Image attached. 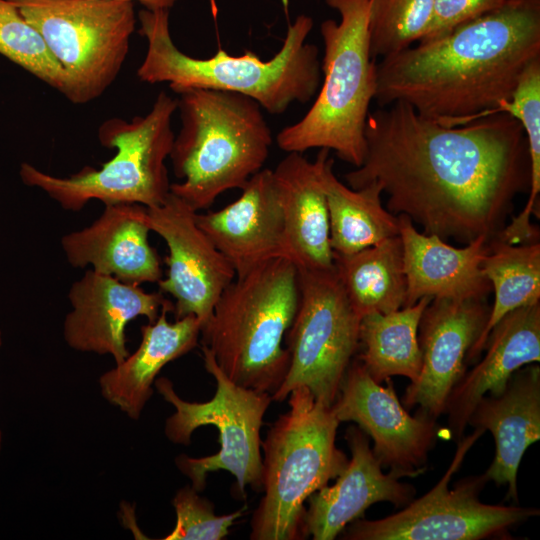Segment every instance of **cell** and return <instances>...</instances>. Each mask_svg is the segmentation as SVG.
<instances>
[{
    "mask_svg": "<svg viewBox=\"0 0 540 540\" xmlns=\"http://www.w3.org/2000/svg\"><path fill=\"white\" fill-rule=\"evenodd\" d=\"M365 141L362 165L345 174L348 186L378 183L388 211L443 240L495 238L516 195L530 187L527 138L508 114L445 126L398 101L369 112Z\"/></svg>",
    "mask_w": 540,
    "mask_h": 540,
    "instance_id": "1",
    "label": "cell"
},
{
    "mask_svg": "<svg viewBox=\"0 0 540 540\" xmlns=\"http://www.w3.org/2000/svg\"><path fill=\"white\" fill-rule=\"evenodd\" d=\"M540 58V0L507 2L376 63L378 106L404 102L445 126L485 117Z\"/></svg>",
    "mask_w": 540,
    "mask_h": 540,
    "instance_id": "2",
    "label": "cell"
},
{
    "mask_svg": "<svg viewBox=\"0 0 540 540\" xmlns=\"http://www.w3.org/2000/svg\"><path fill=\"white\" fill-rule=\"evenodd\" d=\"M138 19L140 33L147 41L145 57L137 69L142 82H166L178 94L196 88L237 92L271 114L285 112L294 102H309L320 88L318 48L306 42L313 28L310 16L299 15L288 26L281 49L268 61L252 51L232 56L223 49L210 58H193L173 42L168 9L144 8Z\"/></svg>",
    "mask_w": 540,
    "mask_h": 540,
    "instance_id": "3",
    "label": "cell"
},
{
    "mask_svg": "<svg viewBox=\"0 0 540 540\" xmlns=\"http://www.w3.org/2000/svg\"><path fill=\"white\" fill-rule=\"evenodd\" d=\"M179 95L181 128L169 158L182 182L170 192L198 212L262 170L273 139L262 107L246 95L200 88Z\"/></svg>",
    "mask_w": 540,
    "mask_h": 540,
    "instance_id": "4",
    "label": "cell"
},
{
    "mask_svg": "<svg viewBox=\"0 0 540 540\" xmlns=\"http://www.w3.org/2000/svg\"><path fill=\"white\" fill-rule=\"evenodd\" d=\"M298 303L296 265L287 257L270 259L224 289L201 331L202 344L233 382L272 395L289 367L282 342Z\"/></svg>",
    "mask_w": 540,
    "mask_h": 540,
    "instance_id": "5",
    "label": "cell"
},
{
    "mask_svg": "<svg viewBox=\"0 0 540 540\" xmlns=\"http://www.w3.org/2000/svg\"><path fill=\"white\" fill-rule=\"evenodd\" d=\"M288 397L289 410L261 441L264 496L252 516V540L305 539V502L348 463L335 443L340 422L332 406L304 386Z\"/></svg>",
    "mask_w": 540,
    "mask_h": 540,
    "instance_id": "6",
    "label": "cell"
},
{
    "mask_svg": "<svg viewBox=\"0 0 540 540\" xmlns=\"http://www.w3.org/2000/svg\"><path fill=\"white\" fill-rule=\"evenodd\" d=\"M370 0H325L340 22L321 23L324 43L320 91L304 117L277 135L279 148L302 153L311 148L334 150L360 167L366 152L365 125L376 92V62L370 56Z\"/></svg>",
    "mask_w": 540,
    "mask_h": 540,
    "instance_id": "7",
    "label": "cell"
},
{
    "mask_svg": "<svg viewBox=\"0 0 540 540\" xmlns=\"http://www.w3.org/2000/svg\"><path fill=\"white\" fill-rule=\"evenodd\" d=\"M176 110L177 99L161 91L146 115L131 121L118 117L104 121L98 140L116 153L98 170L84 167L69 177H58L23 163L20 177L69 211H79L91 200L104 205H161L170 193L165 161L175 138L171 119Z\"/></svg>",
    "mask_w": 540,
    "mask_h": 540,
    "instance_id": "8",
    "label": "cell"
},
{
    "mask_svg": "<svg viewBox=\"0 0 540 540\" xmlns=\"http://www.w3.org/2000/svg\"><path fill=\"white\" fill-rule=\"evenodd\" d=\"M206 371L216 381V392L206 402H187L174 390L166 377L155 380L154 386L165 401L175 407L166 419L164 432L175 444L188 445L193 432L206 425L218 430L219 451L200 458L179 455L178 469L191 480L198 492L204 490L210 472L225 470L236 479L238 491L245 497L246 487L262 491V455L260 429L272 401L271 395L236 384L218 366L212 352L202 344Z\"/></svg>",
    "mask_w": 540,
    "mask_h": 540,
    "instance_id": "9",
    "label": "cell"
},
{
    "mask_svg": "<svg viewBox=\"0 0 540 540\" xmlns=\"http://www.w3.org/2000/svg\"><path fill=\"white\" fill-rule=\"evenodd\" d=\"M43 37L73 104L99 98L118 77L135 30L132 0H8Z\"/></svg>",
    "mask_w": 540,
    "mask_h": 540,
    "instance_id": "10",
    "label": "cell"
},
{
    "mask_svg": "<svg viewBox=\"0 0 540 540\" xmlns=\"http://www.w3.org/2000/svg\"><path fill=\"white\" fill-rule=\"evenodd\" d=\"M297 269L299 303L286 338L289 367L271 398L282 402L293 389L304 386L316 400L332 406L359 348L360 318L335 266L330 270Z\"/></svg>",
    "mask_w": 540,
    "mask_h": 540,
    "instance_id": "11",
    "label": "cell"
},
{
    "mask_svg": "<svg viewBox=\"0 0 540 540\" xmlns=\"http://www.w3.org/2000/svg\"><path fill=\"white\" fill-rule=\"evenodd\" d=\"M461 439L455 456L441 480L425 495L412 500L400 512L379 520L357 519L343 530L348 540H479L503 535L521 522L538 516L539 510L517 505H490L479 494L487 482L484 474L449 483L468 450L483 434Z\"/></svg>",
    "mask_w": 540,
    "mask_h": 540,
    "instance_id": "12",
    "label": "cell"
},
{
    "mask_svg": "<svg viewBox=\"0 0 540 540\" xmlns=\"http://www.w3.org/2000/svg\"><path fill=\"white\" fill-rule=\"evenodd\" d=\"M194 211L172 194L158 206L147 207L148 224L167 244V277L157 283L163 294L175 299V318L194 315L201 331L208 325L214 306L236 273L197 225Z\"/></svg>",
    "mask_w": 540,
    "mask_h": 540,
    "instance_id": "13",
    "label": "cell"
},
{
    "mask_svg": "<svg viewBox=\"0 0 540 540\" xmlns=\"http://www.w3.org/2000/svg\"><path fill=\"white\" fill-rule=\"evenodd\" d=\"M377 383L359 359L351 362L332 409L339 420L352 421L368 434L382 467L415 477L424 471L438 434L436 419L411 416L401 405L391 378Z\"/></svg>",
    "mask_w": 540,
    "mask_h": 540,
    "instance_id": "14",
    "label": "cell"
},
{
    "mask_svg": "<svg viewBox=\"0 0 540 540\" xmlns=\"http://www.w3.org/2000/svg\"><path fill=\"white\" fill-rule=\"evenodd\" d=\"M490 307L486 299H432L419 323L422 367L402 398L405 408L437 419L465 374L466 356L481 335Z\"/></svg>",
    "mask_w": 540,
    "mask_h": 540,
    "instance_id": "15",
    "label": "cell"
},
{
    "mask_svg": "<svg viewBox=\"0 0 540 540\" xmlns=\"http://www.w3.org/2000/svg\"><path fill=\"white\" fill-rule=\"evenodd\" d=\"M68 299L72 310L63 327L68 346L81 352L109 354L115 364L129 356L127 324L139 316L155 322L169 301L161 291L146 292L139 285L92 269L71 285Z\"/></svg>",
    "mask_w": 540,
    "mask_h": 540,
    "instance_id": "16",
    "label": "cell"
},
{
    "mask_svg": "<svg viewBox=\"0 0 540 540\" xmlns=\"http://www.w3.org/2000/svg\"><path fill=\"white\" fill-rule=\"evenodd\" d=\"M241 191L224 208L195 215L197 225L229 261L236 278L270 259L286 257L283 211L273 171L260 170Z\"/></svg>",
    "mask_w": 540,
    "mask_h": 540,
    "instance_id": "17",
    "label": "cell"
},
{
    "mask_svg": "<svg viewBox=\"0 0 540 540\" xmlns=\"http://www.w3.org/2000/svg\"><path fill=\"white\" fill-rule=\"evenodd\" d=\"M345 439L351 451L346 467L335 478L334 485L323 486L307 499L304 525L307 535L314 540L335 539L372 504L386 501L398 507L414 499V487L399 481L407 477L404 473L382 472V465L360 428L348 427Z\"/></svg>",
    "mask_w": 540,
    "mask_h": 540,
    "instance_id": "18",
    "label": "cell"
},
{
    "mask_svg": "<svg viewBox=\"0 0 540 540\" xmlns=\"http://www.w3.org/2000/svg\"><path fill=\"white\" fill-rule=\"evenodd\" d=\"M150 231L146 206L110 204L91 225L64 235L61 246L75 268L91 266L128 284L156 283L163 272Z\"/></svg>",
    "mask_w": 540,
    "mask_h": 540,
    "instance_id": "19",
    "label": "cell"
},
{
    "mask_svg": "<svg viewBox=\"0 0 540 540\" xmlns=\"http://www.w3.org/2000/svg\"><path fill=\"white\" fill-rule=\"evenodd\" d=\"M397 216L407 282L403 307L423 297L486 299L492 289L481 268L489 250L486 237L456 248L437 235L417 231L407 215Z\"/></svg>",
    "mask_w": 540,
    "mask_h": 540,
    "instance_id": "20",
    "label": "cell"
},
{
    "mask_svg": "<svg viewBox=\"0 0 540 540\" xmlns=\"http://www.w3.org/2000/svg\"><path fill=\"white\" fill-rule=\"evenodd\" d=\"M483 359L452 389L446 403L448 427L460 439L478 401L498 396L521 367L540 361V302L506 314L490 331Z\"/></svg>",
    "mask_w": 540,
    "mask_h": 540,
    "instance_id": "21",
    "label": "cell"
},
{
    "mask_svg": "<svg viewBox=\"0 0 540 540\" xmlns=\"http://www.w3.org/2000/svg\"><path fill=\"white\" fill-rule=\"evenodd\" d=\"M468 424L491 432L494 459L485 472L487 481L508 485L507 500L518 501L517 473L527 448L540 439V368L518 369L498 396H483Z\"/></svg>",
    "mask_w": 540,
    "mask_h": 540,
    "instance_id": "22",
    "label": "cell"
},
{
    "mask_svg": "<svg viewBox=\"0 0 540 540\" xmlns=\"http://www.w3.org/2000/svg\"><path fill=\"white\" fill-rule=\"evenodd\" d=\"M273 171L280 195L286 257L297 268H334L326 197L317 165L290 152Z\"/></svg>",
    "mask_w": 540,
    "mask_h": 540,
    "instance_id": "23",
    "label": "cell"
},
{
    "mask_svg": "<svg viewBox=\"0 0 540 540\" xmlns=\"http://www.w3.org/2000/svg\"><path fill=\"white\" fill-rule=\"evenodd\" d=\"M173 309L169 300L155 322L141 327L142 339L137 350L99 378L102 396L131 419L140 417L161 369L198 345V319L187 315L170 323L167 314Z\"/></svg>",
    "mask_w": 540,
    "mask_h": 540,
    "instance_id": "24",
    "label": "cell"
},
{
    "mask_svg": "<svg viewBox=\"0 0 540 540\" xmlns=\"http://www.w3.org/2000/svg\"><path fill=\"white\" fill-rule=\"evenodd\" d=\"M329 149L321 148L315 159L329 215L333 253L348 255L399 235L398 216L382 206V188L371 182L352 189L333 172Z\"/></svg>",
    "mask_w": 540,
    "mask_h": 540,
    "instance_id": "25",
    "label": "cell"
},
{
    "mask_svg": "<svg viewBox=\"0 0 540 540\" xmlns=\"http://www.w3.org/2000/svg\"><path fill=\"white\" fill-rule=\"evenodd\" d=\"M333 257L339 281L360 319L404 306L407 282L399 235L353 254L333 253Z\"/></svg>",
    "mask_w": 540,
    "mask_h": 540,
    "instance_id": "26",
    "label": "cell"
},
{
    "mask_svg": "<svg viewBox=\"0 0 540 540\" xmlns=\"http://www.w3.org/2000/svg\"><path fill=\"white\" fill-rule=\"evenodd\" d=\"M431 299L389 313H370L360 319L359 360L370 376L382 383L392 376L414 382L421 371L422 351L418 341L421 316Z\"/></svg>",
    "mask_w": 540,
    "mask_h": 540,
    "instance_id": "27",
    "label": "cell"
},
{
    "mask_svg": "<svg viewBox=\"0 0 540 540\" xmlns=\"http://www.w3.org/2000/svg\"><path fill=\"white\" fill-rule=\"evenodd\" d=\"M481 268L494 289V303L481 335L467 353L466 362L480 356L490 331L506 314L540 302V244H510L495 237L489 241Z\"/></svg>",
    "mask_w": 540,
    "mask_h": 540,
    "instance_id": "28",
    "label": "cell"
},
{
    "mask_svg": "<svg viewBox=\"0 0 540 540\" xmlns=\"http://www.w3.org/2000/svg\"><path fill=\"white\" fill-rule=\"evenodd\" d=\"M498 113L508 114L518 120L528 142L531 165L529 197L520 214L504 228L508 239L525 242L538 233L530 219L536 210L540 192V58L533 60L524 69L511 96L501 101L486 116Z\"/></svg>",
    "mask_w": 540,
    "mask_h": 540,
    "instance_id": "29",
    "label": "cell"
},
{
    "mask_svg": "<svg viewBox=\"0 0 540 540\" xmlns=\"http://www.w3.org/2000/svg\"><path fill=\"white\" fill-rule=\"evenodd\" d=\"M433 0H370L368 35L372 59L397 54L424 35Z\"/></svg>",
    "mask_w": 540,
    "mask_h": 540,
    "instance_id": "30",
    "label": "cell"
},
{
    "mask_svg": "<svg viewBox=\"0 0 540 540\" xmlns=\"http://www.w3.org/2000/svg\"><path fill=\"white\" fill-rule=\"evenodd\" d=\"M0 54L63 94V68L37 29L8 0H0Z\"/></svg>",
    "mask_w": 540,
    "mask_h": 540,
    "instance_id": "31",
    "label": "cell"
},
{
    "mask_svg": "<svg viewBox=\"0 0 540 540\" xmlns=\"http://www.w3.org/2000/svg\"><path fill=\"white\" fill-rule=\"evenodd\" d=\"M172 505L176 524L165 540H222L229 535V528L242 516L247 506L223 516H217L214 505L199 496L192 486L177 491Z\"/></svg>",
    "mask_w": 540,
    "mask_h": 540,
    "instance_id": "32",
    "label": "cell"
},
{
    "mask_svg": "<svg viewBox=\"0 0 540 540\" xmlns=\"http://www.w3.org/2000/svg\"><path fill=\"white\" fill-rule=\"evenodd\" d=\"M507 0H433L428 27L418 42L441 38L455 28L503 6Z\"/></svg>",
    "mask_w": 540,
    "mask_h": 540,
    "instance_id": "33",
    "label": "cell"
},
{
    "mask_svg": "<svg viewBox=\"0 0 540 540\" xmlns=\"http://www.w3.org/2000/svg\"><path fill=\"white\" fill-rule=\"evenodd\" d=\"M137 1L147 9H170L176 0H132Z\"/></svg>",
    "mask_w": 540,
    "mask_h": 540,
    "instance_id": "34",
    "label": "cell"
},
{
    "mask_svg": "<svg viewBox=\"0 0 540 540\" xmlns=\"http://www.w3.org/2000/svg\"><path fill=\"white\" fill-rule=\"evenodd\" d=\"M0 346H1V332H0ZM2 433L0 431V448H1Z\"/></svg>",
    "mask_w": 540,
    "mask_h": 540,
    "instance_id": "35",
    "label": "cell"
},
{
    "mask_svg": "<svg viewBox=\"0 0 540 540\" xmlns=\"http://www.w3.org/2000/svg\"><path fill=\"white\" fill-rule=\"evenodd\" d=\"M508 1L517 3V2H522V1H524V0H508Z\"/></svg>",
    "mask_w": 540,
    "mask_h": 540,
    "instance_id": "36",
    "label": "cell"
}]
</instances>
